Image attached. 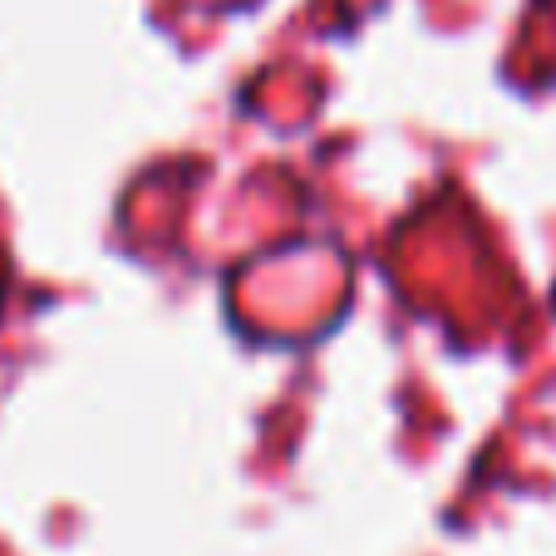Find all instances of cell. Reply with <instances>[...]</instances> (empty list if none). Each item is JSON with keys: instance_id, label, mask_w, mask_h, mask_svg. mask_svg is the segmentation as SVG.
<instances>
[{"instance_id": "obj_1", "label": "cell", "mask_w": 556, "mask_h": 556, "mask_svg": "<svg viewBox=\"0 0 556 556\" xmlns=\"http://www.w3.org/2000/svg\"><path fill=\"white\" fill-rule=\"evenodd\" d=\"M0 301H5V256H0Z\"/></svg>"}]
</instances>
